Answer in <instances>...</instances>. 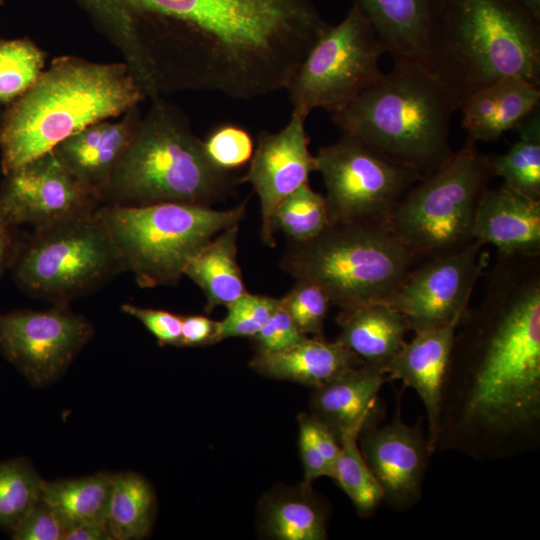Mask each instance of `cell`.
<instances>
[{
    "label": "cell",
    "instance_id": "7",
    "mask_svg": "<svg viewBox=\"0 0 540 540\" xmlns=\"http://www.w3.org/2000/svg\"><path fill=\"white\" fill-rule=\"evenodd\" d=\"M417 263L388 226L334 222L308 240L289 241L280 265L346 310L387 303Z\"/></svg>",
    "mask_w": 540,
    "mask_h": 540
},
{
    "label": "cell",
    "instance_id": "29",
    "mask_svg": "<svg viewBox=\"0 0 540 540\" xmlns=\"http://www.w3.org/2000/svg\"><path fill=\"white\" fill-rule=\"evenodd\" d=\"M156 498L151 484L135 472L115 473L106 527L112 540H140L152 528Z\"/></svg>",
    "mask_w": 540,
    "mask_h": 540
},
{
    "label": "cell",
    "instance_id": "21",
    "mask_svg": "<svg viewBox=\"0 0 540 540\" xmlns=\"http://www.w3.org/2000/svg\"><path fill=\"white\" fill-rule=\"evenodd\" d=\"M458 323L414 333L385 368L388 381L400 380L421 398L428 418V446L435 434L443 382Z\"/></svg>",
    "mask_w": 540,
    "mask_h": 540
},
{
    "label": "cell",
    "instance_id": "41",
    "mask_svg": "<svg viewBox=\"0 0 540 540\" xmlns=\"http://www.w3.org/2000/svg\"><path fill=\"white\" fill-rule=\"evenodd\" d=\"M299 424V450L304 470L303 482H312L323 476L333 479L334 471L325 459L320 448L313 439L310 430L304 420L298 415Z\"/></svg>",
    "mask_w": 540,
    "mask_h": 540
},
{
    "label": "cell",
    "instance_id": "13",
    "mask_svg": "<svg viewBox=\"0 0 540 540\" xmlns=\"http://www.w3.org/2000/svg\"><path fill=\"white\" fill-rule=\"evenodd\" d=\"M93 335L91 321L68 305L0 313V353L36 387L60 379Z\"/></svg>",
    "mask_w": 540,
    "mask_h": 540
},
{
    "label": "cell",
    "instance_id": "5",
    "mask_svg": "<svg viewBox=\"0 0 540 540\" xmlns=\"http://www.w3.org/2000/svg\"><path fill=\"white\" fill-rule=\"evenodd\" d=\"M456 110L449 91L428 69L394 63L377 83L331 115L343 134L425 176L454 152L450 124Z\"/></svg>",
    "mask_w": 540,
    "mask_h": 540
},
{
    "label": "cell",
    "instance_id": "40",
    "mask_svg": "<svg viewBox=\"0 0 540 540\" xmlns=\"http://www.w3.org/2000/svg\"><path fill=\"white\" fill-rule=\"evenodd\" d=\"M121 311L140 321L161 346H180L181 315L167 310L146 308L130 303L122 304Z\"/></svg>",
    "mask_w": 540,
    "mask_h": 540
},
{
    "label": "cell",
    "instance_id": "16",
    "mask_svg": "<svg viewBox=\"0 0 540 540\" xmlns=\"http://www.w3.org/2000/svg\"><path fill=\"white\" fill-rule=\"evenodd\" d=\"M358 443L381 489L382 502L399 512L415 507L422 498L432 455L421 425H407L398 408L395 418L384 426L377 425V418L366 422L359 432Z\"/></svg>",
    "mask_w": 540,
    "mask_h": 540
},
{
    "label": "cell",
    "instance_id": "14",
    "mask_svg": "<svg viewBox=\"0 0 540 540\" xmlns=\"http://www.w3.org/2000/svg\"><path fill=\"white\" fill-rule=\"evenodd\" d=\"M484 246L475 239L459 251L417 263L387 304L407 318L414 333L459 321L486 267Z\"/></svg>",
    "mask_w": 540,
    "mask_h": 540
},
{
    "label": "cell",
    "instance_id": "2",
    "mask_svg": "<svg viewBox=\"0 0 540 540\" xmlns=\"http://www.w3.org/2000/svg\"><path fill=\"white\" fill-rule=\"evenodd\" d=\"M138 29L161 93L286 90L328 24L311 0H109Z\"/></svg>",
    "mask_w": 540,
    "mask_h": 540
},
{
    "label": "cell",
    "instance_id": "39",
    "mask_svg": "<svg viewBox=\"0 0 540 540\" xmlns=\"http://www.w3.org/2000/svg\"><path fill=\"white\" fill-rule=\"evenodd\" d=\"M66 525L41 498L11 533L14 540H63Z\"/></svg>",
    "mask_w": 540,
    "mask_h": 540
},
{
    "label": "cell",
    "instance_id": "44",
    "mask_svg": "<svg viewBox=\"0 0 540 540\" xmlns=\"http://www.w3.org/2000/svg\"><path fill=\"white\" fill-rule=\"evenodd\" d=\"M63 540H112L104 524H79L65 530Z\"/></svg>",
    "mask_w": 540,
    "mask_h": 540
},
{
    "label": "cell",
    "instance_id": "3",
    "mask_svg": "<svg viewBox=\"0 0 540 540\" xmlns=\"http://www.w3.org/2000/svg\"><path fill=\"white\" fill-rule=\"evenodd\" d=\"M146 97L124 62L99 63L65 55L3 110V174L53 150L83 128L122 116Z\"/></svg>",
    "mask_w": 540,
    "mask_h": 540
},
{
    "label": "cell",
    "instance_id": "32",
    "mask_svg": "<svg viewBox=\"0 0 540 540\" xmlns=\"http://www.w3.org/2000/svg\"><path fill=\"white\" fill-rule=\"evenodd\" d=\"M44 480L28 460L0 462V527L10 534L42 498Z\"/></svg>",
    "mask_w": 540,
    "mask_h": 540
},
{
    "label": "cell",
    "instance_id": "11",
    "mask_svg": "<svg viewBox=\"0 0 540 540\" xmlns=\"http://www.w3.org/2000/svg\"><path fill=\"white\" fill-rule=\"evenodd\" d=\"M384 53L371 25L352 5L340 23L323 32L287 87L292 111L305 118L315 109L341 111L384 76Z\"/></svg>",
    "mask_w": 540,
    "mask_h": 540
},
{
    "label": "cell",
    "instance_id": "20",
    "mask_svg": "<svg viewBox=\"0 0 540 540\" xmlns=\"http://www.w3.org/2000/svg\"><path fill=\"white\" fill-rule=\"evenodd\" d=\"M141 117L139 105L135 106L117 121L102 120L83 128L58 143L53 152L78 180L101 198Z\"/></svg>",
    "mask_w": 540,
    "mask_h": 540
},
{
    "label": "cell",
    "instance_id": "9",
    "mask_svg": "<svg viewBox=\"0 0 540 540\" xmlns=\"http://www.w3.org/2000/svg\"><path fill=\"white\" fill-rule=\"evenodd\" d=\"M493 177L486 155L467 137L401 197L388 228L418 263L459 251L475 240L476 210Z\"/></svg>",
    "mask_w": 540,
    "mask_h": 540
},
{
    "label": "cell",
    "instance_id": "35",
    "mask_svg": "<svg viewBox=\"0 0 540 540\" xmlns=\"http://www.w3.org/2000/svg\"><path fill=\"white\" fill-rule=\"evenodd\" d=\"M280 305V298L245 292L229 304L218 321L217 342L233 337L255 336Z\"/></svg>",
    "mask_w": 540,
    "mask_h": 540
},
{
    "label": "cell",
    "instance_id": "43",
    "mask_svg": "<svg viewBox=\"0 0 540 540\" xmlns=\"http://www.w3.org/2000/svg\"><path fill=\"white\" fill-rule=\"evenodd\" d=\"M15 226L0 209V279L11 265L18 242L14 237Z\"/></svg>",
    "mask_w": 540,
    "mask_h": 540
},
{
    "label": "cell",
    "instance_id": "33",
    "mask_svg": "<svg viewBox=\"0 0 540 540\" xmlns=\"http://www.w3.org/2000/svg\"><path fill=\"white\" fill-rule=\"evenodd\" d=\"M46 53L28 38L0 39V106L23 96L45 70Z\"/></svg>",
    "mask_w": 540,
    "mask_h": 540
},
{
    "label": "cell",
    "instance_id": "12",
    "mask_svg": "<svg viewBox=\"0 0 540 540\" xmlns=\"http://www.w3.org/2000/svg\"><path fill=\"white\" fill-rule=\"evenodd\" d=\"M314 157L326 187L329 223L388 226L398 201L423 177L346 134Z\"/></svg>",
    "mask_w": 540,
    "mask_h": 540
},
{
    "label": "cell",
    "instance_id": "17",
    "mask_svg": "<svg viewBox=\"0 0 540 540\" xmlns=\"http://www.w3.org/2000/svg\"><path fill=\"white\" fill-rule=\"evenodd\" d=\"M306 118L293 112L288 123L278 132L261 131L249 169L240 182L252 185L259 197L261 209V239L275 246L272 216L279 203L289 194L308 183L315 171V157L309 150L305 129Z\"/></svg>",
    "mask_w": 540,
    "mask_h": 540
},
{
    "label": "cell",
    "instance_id": "31",
    "mask_svg": "<svg viewBox=\"0 0 540 540\" xmlns=\"http://www.w3.org/2000/svg\"><path fill=\"white\" fill-rule=\"evenodd\" d=\"M361 428H352L339 438L340 453L333 479L352 501L360 517L372 516L382 502V492L358 445Z\"/></svg>",
    "mask_w": 540,
    "mask_h": 540
},
{
    "label": "cell",
    "instance_id": "25",
    "mask_svg": "<svg viewBox=\"0 0 540 540\" xmlns=\"http://www.w3.org/2000/svg\"><path fill=\"white\" fill-rule=\"evenodd\" d=\"M336 322L341 331L337 340L364 364L384 369L405 343L410 330L407 318L391 305L370 303L340 310Z\"/></svg>",
    "mask_w": 540,
    "mask_h": 540
},
{
    "label": "cell",
    "instance_id": "36",
    "mask_svg": "<svg viewBox=\"0 0 540 540\" xmlns=\"http://www.w3.org/2000/svg\"><path fill=\"white\" fill-rule=\"evenodd\" d=\"M280 301L303 334L323 337L324 321L332 304L319 286L307 280H296Z\"/></svg>",
    "mask_w": 540,
    "mask_h": 540
},
{
    "label": "cell",
    "instance_id": "22",
    "mask_svg": "<svg viewBox=\"0 0 540 540\" xmlns=\"http://www.w3.org/2000/svg\"><path fill=\"white\" fill-rule=\"evenodd\" d=\"M388 381L383 368L360 364L320 387L311 396L312 415L337 437L352 428H362L378 418V393Z\"/></svg>",
    "mask_w": 540,
    "mask_h": 540
},
{
    "label": "cell",
    "instance_id": "38",
    "mask_svg": "<svg viewBox=\"0 0 540 540\" xmlns=\"http://www.w3.org/2000/svg\"><path fill=\"white\" fill-rule=\"evenodd\" d=\"M307 337L298 329L280 301L279 307L251 340L256 346V352L276 353L297 345Z\"/></svg>",
    "mask_w": 540,
    "mask_h": 540
},
{
    "label": "cell",
    "instance_id": "37",
    "mask_svg": "<svg viewBox=\"0 0 540 540\" xmlns=\"http://www.w3.org/2000/svg\"><path fill=\"white\" fill-rule=\"evenodd\" d=\"M203 142L210 160L227 171L249 163L255 149L249 132L234 124L218 126Z\"/></svg>",
    "mask_w": 540,
    "mask_h": 540
},
{
    "label": "cell",
    "instance_id": "28",
    "mask_svg": "<svg viewBox=\"0 0 540 540\" xmlns=\"http://www.w3.org/2000/svg\"><path fill=\"white\" fill-rule=\"evenodd\" d=\"M115 473L99 472L76 479L45 481L42 499L68 527L104 524Z\"/></svg>",
    "mask_w": 540,
    "mask_h": 540
},
{
    "label": "cell",
    "instance_id": "15",
    "mask_svg": "<svg viewBox=\"0 0 540 540\" xmlns=\"http://www.w3.org/2000/svg\"><path fill=\"white\" fill-rule=\"evenodd\" d=\"M101 204L96 192L78 180L48 151L5 174L0 209L14 224L43 226L94 211Z\"/></svg>",
    "mask_w": 540,
    "mask_h": 540
},
{
    "label": "cell",
    "instance_id": "47",
    "mask_svg": "<svg viewBox=\"0 0 540 540\" xmlns=\"http://www.w3.org/2000/svg\"><path fill=\"white\" fill-rule=\"evenodd\" d=\"M5 2V0H0V5H2Z\"/></svg>",
    "mask_w": 540,
    "mask_h": 540
},
{
    "label": "cell",
    "instance_id": "24",
    "mask_svg": "<svg viewBox=\"0 0 540 540\" xmlns=\"http://www.w3.org/2000/svg\"><path fill=\"white\" fill-rule=\"evenodd\" d=\"M363 364L339 340L307 337L297 345L276 353L256 352L249 366L258 374L317 388L347 369Z\"/></svg>",
    "mask_w": 540,
    "mask_h": 540
},
{
    "label": "cell",
    "instance_id": "6",
    "mask_svg": "<svg viewBox=\"0 0 540 540\" xmlns=\"http://www.w3.org/2000/svg\"><path fill=\"white\" fill-rule=\"evenodd\" d=\"M240 179L217 167L188 117L162 97L151 100L101 194V203L141 206L162 202L211 206Z\"/></svg>",
    "mask_w": 540,
    "mask_h": 540
},
{
    "label": "cell",
    "instance_id": "4",
    "mask_svg": "<svg viewBox=\"0 0 540 540\" xmlns=\"http://www.w3.org/2000/svg\"><path fill=\"white\" fill-rule=\"evenodd\" d=\"M429 70L458 109L504 76L540 86V20L520 0H443Z\"/></svg>",
    "mask_w": 540,
    "mask_h": 540
},
{
    "label": "cell",
    "instance_id": "46",
    "mask_svg": "<svg viewBox=\"0 0 540 540\" xmlns=\"http://www.w3.org/2000/svg\"><path fill=\"white\" fill-rule=\"evenodd\" d=\"M1 107L2 106H0V126H1L2 115H3V109Z\"/></svg>",
    "mask_w": 540,
    "mask_h": 540
},
{
    "label": "cell",
    "instance_id": "8",
    "mask_svg": "<svg viewBox=\"0 0 540 540\" xmlns=\"http://www.w3.org/2000/svg\"><path fill=\"white\" fill-rule=\"evenodd\" d=\"M96 215L143 288L178 284L189 261L225 228L240 223L246 202L228 210L187 203L99 205Z\"/></svg>",
    "mask_w": 540,
    "mask_h": 540
},
{
    "label": "cell",
    "instance_id": "34",
    "mask_svg": "<svg viewBox=\"0 0 540 540\" xmlns=\"http://www.w3.org/2000/svg\"><path fill=\"white\" fill-rule=\"evenodd\" d=\"M329 223L325 197L304 184L285 197L275 209L271 226L289 241L301 242L319 234Z\"/></svg>",
    "mask_w": 540,
    "mask_h": 540
},
{
    "label": "cell",
    "instance_id": "26",
    "mask_svg": "<svg viewBox=\"0 0 540 540\" xmlns=\"http://www.w3.org/2000/svg\"><path fill=\"white\" fill-rule=\"evenodd\" d=\"M239 224L218 233L187 264V276L202 290L210 313L218 306L227 307L247 290L237 261Z\"/></svg>",
    "mask_w": 540,
    "mask_h": 540
},
{
    "label": "cell",
    "instance_id": "1",
    "mask_svg": "<svg viewBox=\"0 0 540 540\" xmlns=\"http://www.w3.org/2000/svg\"><path fill=\"white\" fill-rule=\"evenodd\" d=\"M539 448L540 265L499 257L457 325L429 449L492 461Z\"/></svg>",
    "mask_w": 540,
    "mask_h": 540
},
{
    "label": "cell",
    "instance_id": "10",
    "mask_svg": "<svg viewBox=\"0 0 540 540\" xmlns=\"http://www.w3.org/2000/svg\"><path fill=\"white\" fill-rule=\"evenodd\" d=\"M95 210L34 227L18 240L9 269L20 289L53 305H68L126 272Z\"/></svg>",
    "mask_w": 540,
    "mask_h": 540
},
{
    "label": "cell",
    "instance_id": "18",
    "mask_svg": "<svg viewBox=\"0 0 540 540\" xmlns=\"http://www.w3.org/2000/svg\"><path fill=\"white\" fill-rule=\"evenodd\" d=\"M442 1L352 0V5L369 22L394 63L429 70Z\"/></svg>",
    "mask_w": 540,
    "mask_h": 540
},
{
    "label": "cell",
    "instance_id": "23",
    "mask_svg": "<svg viewBox=\"0 0 540 540\" xmlns=\"http://www.w3.org/2000/svg\"><path fill=\"white\" fill-rule=\"evenodd\" d=\"M540 105V88L521 75L501 77L470 95L460 106L468 138L494 141L514 129Z\"/></svg>",
    "mask_w": 540,
    "mask_h": 540
},
{
    "label": "cell",
    "instance_id": "19",
    "mask_svg": "<svg viewBox=\"0 0 540 540\" xmlns=\"http://www.w3.org/2000/svg\"><path fill=\"white\" fill-rule=\"evenodd\" d=\"M473 237L498 254L540 256V199L505 183L488 188L476 210Z\"/></svg>",
    "mask_w": 540,
    "mask_h": 540
},
{
    "label": "cell",
    "instance_id": "45",
    "mask_svg": "<svg viewBox=\"0 0 540 540\" xmlns=\"http://www.w3.org/2000/svg\"><path fill=\"white\" fill-rule=\"evenodd\" d=\"M530 13L540 20V0H520Z\"/></svg>",
    "mask_w": 540,
    "mask_h": 540
},
{
    "label": "cell",
    "instance_id": "42",
    "mask_svg": "<svg viewBox=\"0 0 540 540\" xmlns=\"http://www.w3.org/2000/svg\"><path fill=\"white\" fill-rule=\"evenodd\" d=\"M218 321L203 315L182 316L180 346H205L217 343Z\"/></svg>",
    "mask_w": 540,
    "mask_h": 540
},
{
    "label": "cell",
    "instance_id": "27",
    "mask_svg": "<svg viewBox=\"0 0 540 540\" xmlns=\"http://www.w3.org/2000/svg\"><path fill=\"white\" fill-rule=\"evenodd\" d=\"M262 531L278 540H324L328 509L311 484L266 496L261 505Z\"/></svg>",
    "mask_w": 540,
    "mask_h": 540
},
{
    "label": "cell",
    "instance_id": "30",
    "mask_svg": "<svg viewBox=\"0 0 540 540\" xmlns=\"http://www.w3.org/2000/svg\"><path fill=\"white\" fill-rule=\"evenodd\" d=\"M516 141L503 154L486 155L494 176L509 187L540 199V108L527 115L515 128Z\"/></svg>",
    "mask_w": 540,
    "mask_h": 540
}]
</instances>
